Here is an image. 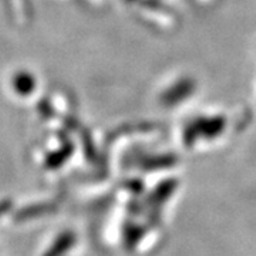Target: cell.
<instances>
[{
	"label": "cell",
	"mask_w": 256,
	"mask_h": 256,
	"mask_svg": "<svg viewBox=\"0 0 256 256\" xmlns=\"http://www.w3.org/2000/svg\"><path fill=\"white\" fill-rule=\"evenodd\" d=\"M70 244H72V238H68V236H67V238H66V236H64V238H60V240H58L57 245H56V249H57V250L50 252V255L48 256H57L58 254H62V252H64V250L67 249V246H68Z\"/></svg>",
	"instance_id": "cell-1"
}]
</instances>
